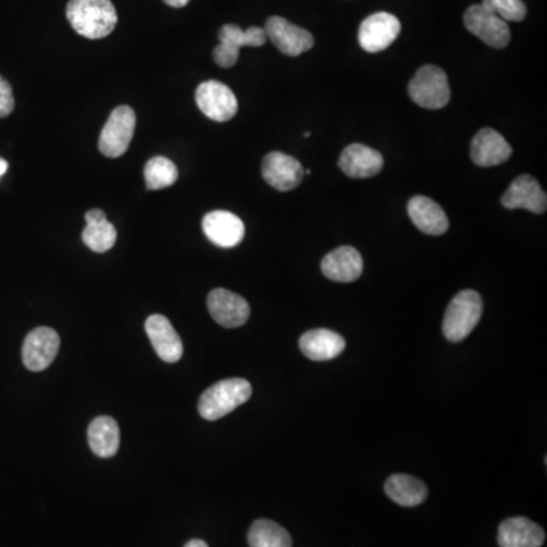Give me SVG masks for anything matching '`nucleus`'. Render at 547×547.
<instances>
[{
  "instance_id": "f257e3e1",
  "label": "nucleus",
  "mask_w": 547,
  "mask_h": 547,
  "mask_svg": "<svg viewBox=\"0 0 547 547\" xmlns=\"http://www.w3.org/2000/svg\"><path fill=\"white\" fill-rule=\"evenodd\" d=\"M66 14L76 34L89 40L108 37L117 25V11L110 0H70Z\"/></svg>"
},
{
  "instance_id": "f03ea898",
  "label": "nucleus",
  "mask_w": 547,
  "mask_h": 547,
  "mask_svg": "<svg viewBox=\"0 0 547 547\" xmlns=\"http://www.w3.org/2000/svg\"><path fill=\"white\" fill-rule=\"evenodd\" d=\"M253 394V386L241 377L221 380L204 391L198 402V412L204 420L215 421L244 405Z\"/></svg>"
},
{
  "instance_id": "7ed1b4c3",
  "label": "nucleus",
  "mask_w": 547,
  "mask_h": 547,
  "mask_svg": "<svg viewBox=\"0 0 547 547\" xmlns=\"http://www.w3.org/2000/svg\"><path fill=\"white\" fill-rule=\"evenodd\" d=\"M481 295L473 289L458 292L450 301L443 320V333L450 342H461L478 326L482 318Z\"/></svg>"
},
{
  "instance_id": "20e7f679",
  "label": "nucleus",
  "mask_w": 547,
  "mask_h": 547,
  "mask_svg": "<svg viewBox=\"0 0 547 547\" xmlns=\"http://www.w3.org/2000/svg\"><path fill=\"white\" fill-rule=\"evenodd\" d=\"M408 93L415 104L427 110H441L452 96L446 72L437 66L420 67L409 83Z\"/></svg>"
},
{
  "instance_id": "39448f33",
  "label": "nucleus",
  "mask_w": 547,
  "mask_h": 547,
  "mask_svg": "<svg viewBox=\"0 0 547 547\" xmlns=\"http://www.w3.org/2000/svg\"><path fill=\"white\" fill-rule=\"evenodd\" d=\"M136 131V113L128 105L114 108L99 136V151L108 159H119L130 148Z\"/></svg>"
},
{
  "instance_id": "423d86ee",
  "label": "nucleus",
  "mask_w": 547,
  "mask_h": 547,
  "mask_svg": "<svg viewBox=\"0 0 547 547\" xmlns=\"http://www.w3.org/2000/svg\"><path fill=\"white\" fill-rule=\"evenodd\" d=\"M219 45L213 51V60L219 67H233L238 63L239 52L245 46L260 48L268 42L265 29L251 26L247 31L238 25H224L219 29Z\"/></svg>"
},
{
  "instance_id": "0eeeda50",
  "label": "nucleus",
  "mask_w": 547,
  "mask_h": 547,
  "mask_svg": "<svg viewBox=\"0 0 547 547\" xmlns=\"http://www.w3.org/2000/svg\"><path fill=\"white\" fill-rule=\"evenodd\" d=\"M464 25L468 32L481 38L491 48L503 49L510 45L511 31L508 23L482 4L473 5L465 11Z\"/></svg>"
},
{
  "instance_id": "6e6552de",
  "label": "nucleus",
  "mask_w": 547,
  "mask_h": 547,
  "mask_svg": "<svg viewBox=\"0 0 547 547\" xmlns=\"http://www.w3.org/2000/svg\"><path fill=\"white\" fill-rule=\"evenodd\" d=\"M195 101L204 116L213 122H228L238 114V98L233 90L219 81H206L198 86Z\"/></svg>"
},
{
  "instance_id": "1a4fd4ad",
  "label": "nucleus",
  "mask_w": 547,
  "mask_h": 547,
  "mask_svg": "<svg viewBox=\"0 0 547 547\" xmlns=\"http://www.w3.org/2000/svg\"><path fill=\"white\" fill-rule=\"evenodd\" d=\"M402 23L389 13L371 14L362 22L358 32L359 45L364 51L377 54L385 51L399 38Z\"/></svg>"
},
{
  "instance_id": "9d476101",
  "label": "nucleus",
  "mask_w": 547,
  "mask_h": 547,
  "mask_svg": "<svg viewBox=\"0 0 547 547\" xmlns=\"http://www.w3.org/2000/svg\"><path fill=\"white\" fill-rule=\"evenodd\" d=\"M60 342V335L51 327H37L23 342V364L35 373L46 370L57 358Z\"/></svg>"
},
{
  "instance_id": "9b49d317",
  "label": "nucleus",
  "mask_w": 547,
  "mask_h": 547,
  "mask_svg": "<svg viewBox=\"0 0 547 547\" xmlns=\"http://www.w3.org/2000/svg\"><path fill=\"white\" fill-rule=\"evenodd\" d=\"M265 32L272 45L288 57H298L304 52H309L315 45L314 35L300 26L292 25L283 17H269L266 20Z\"/></svg>"
},
{
  "instance_id": "f8f14e48",
  "label": "nucleus",
  "mask_w": 547,
  "mask_h": 547,
  "mask_svg": "<svg viewBox=\"0 0 547 547\" xmlns=\"http://www.w3.org/2000/svg\"><path fill=\"white\" fill-rule=\"evenodd\" d=\"M262 177L279 192H289L300 186L304 168L292 155L279 151L269 152L262 162Z\"/></svg>"
},
{
  "instance_id": "ddd939ff",
  "label": "nucleus",
  "mask_w": 547,
  "mask_h": 547,
  "mask_svg": "<svg viewBox=\"0 0 547 547\" xmlns=\"http://www.w3.org/2000/svg\"><path fill=\"white\" fill-rule=\"evenodd\" d=\"M207 307L213 320L225 329L244 326L250 318L251 310L247 300L227 289H213L207 297Z\"/></svg>"
},
{
  "instance_id": "4468645a",
  "label": "nucleus",
  "mask_w": 547,
  "mask_h": 547,
  "mask_svg": "<svg viewBox=\"0 0 547 547\" xmlns=\"http://www.w3.org/2000/svg\"><path fill=\"white\" fill-rule=\"evenodd\" d=\"M145 330L155 353L163 362L175 364L183 358V341L168 318L163 315H151L146 320Z\"/></svg>"
},
{
  "instance_id": "2eb2a0df",
  "label": "nucleus",
  "mask_w": 547,
  "mask_h": 547,
  "mask_svg": "<svg viewBox=\"0 0 547 547\" xmlns=\"http://www.w3.org/2000/svg\"><path fill=\"white\" fill-rule=\"evenodd\" d=\"M502 206L508 210L525 209L541 215L546 212L547 197L534 177L520 175L503 193Z\"/></svg>"
},
{
  "instance_id": "dca6fc26",
  "label": "nucleus",
  "mask_w": 547,
  "mask_h": 547,
  "mask_svg": "<svg viewBox=\"0 0 547 547\" xmlns=\"http://www.w3.org/2000/svg\"><path fill=\"white\" fill-rule=\"evenodd\" d=\"M203 230L212 244L221 248H233L245 238V225L241 218L225 210L207 213L203 219Z\"/></svg>"
},
{
  "instance_id": "f3484780",
  "label": "nucleus",
  "mask_w": 547,
  "mask_h": 547,
  "mask_svg": "<svg viewBox=\"0 0 547 547\" xmlns=\"http://www.w3.org/2000/svg\"><path fill=\"white\" fill-rule=\"evenodd\" d=\"M338 165L348 177L362 180V178L376 177L380 174L385 162H383V155L376 149L362 143H353L342 151Z\"/></svg>"
},
{
  "instance_id": "a211bd4d",
  "label": "nucleus",
  "mask_w": 547,
  "mask_h": 547,
  "mask_svg": "<svg viewBox=\"0 0 547 547\" xmlns=\"http://www.w3.org/2000/svg\"><path fill=\"white\" fill-rule=\"evenodd\" d=\"M511 155H513V148L496 130L484 128L473 137L470 157L476 166L493 168L508 162Z\"/></svg>"
},
{
  "instance_id": "6ab92c4d",
  "label": "nucleus",
  "mask_w": 547,
  "mask_h": 547,
  "mask_svg": "<svg viewBox=\"0 0 547 547\" xmlns=\"http://www.w3.org/2000/svg\"><path fill=\"white\" fill-rule=\"evenodd\" d=\"M321 271L324 276L333 282H356L364 271V260L356 248L339 247L327 254L321 262Z\"/></svg>"
},
{
  "instance_id": "aec40b11",
  "label": "nucleus",
  "mask_w": 547,
  "mask_h": 547,
  "mask_svg": "<svg viewBox=\"0 0 547 547\" xmlns=\"http://www.w3.org/2000/svg\"><path fill=\"white\" fill-rule=\"evenodd\" d=\"M546 532L526 517H513L500 523L497 543L500 547H541Z\"/></svg>"
},
{
  "instance_id": "412c9836",
  "label": "nucleus",
  "mask_w": 547,
  "mask_h": 547,
  "mask_svg": "<svg viewBox=\"0 0 547 547\" xmlns=\"http://www.w3.org/2000/svg\"><path fill=\"white\" fill-rule=\"evenodd\" d=\"M300 348L303 355L310 361H332L344 351L345 339L333 330H309L301 336Z\"/></svg>"
},
{
  "instance_id": "4be33fe9",
  "label": "nucleus",
  "mask_w": 547,
  "mask_h": 547,
  "mask_svg": "<svg viewBox=\"0 0 547 547\" xmlns=\"http://www.w3.org/2000/svg\"><path fill=\"white\" fill-rule=\"evenodd\" d=\"M408 213L415 227L423 233L441 236L449 230V219L446 213L441 209L440 204L435 203L431 198L423 197V195L412 198L408 203Z\"/></svg>"
},
{
  "instance_id": "5701e85b",
  "label": "nucleus",
  "mask_w": 547,
  "mask_h": 547,
  "mask_svg": "<svg viewBox=\"0 0 547 547\" xmlns=\"http://www.w3.org/2000/svg\"><path fill=\"white\" fill-rule=\"evenodd\" d=\"M89 446L99 458H111L121 446V429L114 418L101 415L90 423Z\"/></svg>"
},
{
  "instance_id": "b1692460",
  "label": "nucleus",
  "mask_w": 547,
  "mask_h": 547,
  "mask_svg": "<svg viewBox=\"0 0 547 547\" xmlns=\"http://www.w3.org/2000/svg\"><path fill=\"white\" fill-rule=\"evenodd\" d=\"M385 493L400 506L421 505L427 499V487L423 481L409 475H393L386 481Z\"/></svg>"
},
{
  "instance_id": "393cba45",
  "label": "nucleus",
  "mask_w": 547,
  "mask_h": 547,
  "mask_svg": "<svg viewBox=\"0 0 547 547\" xmlns=\"http://www.w3.org/2000/svg\"><path fill=\"white\" fill-rule=\"evenodd\" d=\"M250 547H292V538L279 523L256 520L248 532Z\"/></svg>"
},
{
  "instance_id": "a878e982",
  "label": "nucleus",
  "mask_w": 547,
  "mask_h": 547,
  "mask_svg": "<svg viewBox=\"0 0 547 547\" xmlns=\"http://www.w3.org/2000/svg\"><path fill=\"white\" fill-rule=\"evenodd\" d=\"M178 169L166 157H154L145 165V183L148 190H162L177 183Z\"/></svg>"
},
{
  "instance_id": "bb28decb",
  "label": "nucleus",
  "mask_w": 547,
  "mask_h": 547,
  "mask_svg": "<svg viewBox=\"0 0 547 547\" xmlns=\"http://www.w3.org/2000/svg\"><path fill=\"white\" fill-rule=\"evenodd\" d=\"M117 233L108 221L87 224L83 231V242L95 253H107L116 244Z\"/></svg>"
},
{
  "instance_id": "cd10ccee",
  "label": "nucleus",
  "mask_w": 547,
  "mask_h": 547,
  "mask_svg": "<svg viewBox=\"0 0 547 547\" xmlns=\"http://www.w3.org/2000/svg\"><path fill=\"white\" fill-rule=\"evenodd\" d=\"M482 5L506 23L522 22L528 13L522 0H482Z\"/></svg>"
},
{
  "instance_id": "c85d7f7f",
  "label": "nucleus",
  "mask_w": 547,
  "mask_h": 547,
  "mask_svg": "<svg viewBox=\"0 0 547 547\" xmlns=\"http://www.w3.org/2000/svg\"><path fill=\"white\" fill-rule=\"evenodd\" d=\"M14 110V95L10 83L0 76V119L10 116Z\"/></svg>"
},
{
  "instance_id": "c756f323",
  "label": "nucleus",
  "mask_w": 547,
  "mask_h": 547,
  "mask_svg": "<svg viewBox=\"0 0 547 547\" xmlns=\"http://www.w3.org/2000/svg\"><path fill=\"white\" fill-rule=\"evenodd\" d=\"M108 221L104 210L93 209L86 213L87 224H98V222Z\"/></svg>"
},
{
  "instance_id": "7c9ffc66",
  "label": "nucleus",
  "mask_w": 547,
  "mask_h": 547,
  "mask_svg": "<svg viewBox=\"0 0 547 547\" xmlns=\"http://www.w3.org/2000/svg\"><path fill=\"white\" fill-rule=\"evenodd\" d=\"M166 5H169V7L172 8H183L186 7L187 4H189L190 0H163Z\"/></svg>"
},
{
  "instance_id": "2f4dec72",
  "label": "nucleus",
  "mask_w": 547,
  "mask_h": 547,
  "mask_svg": "<svg viewBox=\"0 0 547 547\" xmlns=\"http://www.w3.org/2000/svg\"><path fill=\"white\" fill-rule=\"evenodd\" d=\"M184 547H209V544H207L206 541L195 538V540H190Z\"/></svg>"
},
{
  "instance_id": "473e14b6",
  "label": "nucleus",
  "mask_w": 547,
  "mask_h": 547,
  "mask_svg": "<svg viewBox=\"0 0 547 547\" xmlns=\"http://www.w3.org/2000/svg\"><path fill=\"white\" fill-rule=\"evenodd\" d=\"M8 171V162L7 160L0 159V177L2 175L7 174Z\"/></svg>"
}]
</instances>
